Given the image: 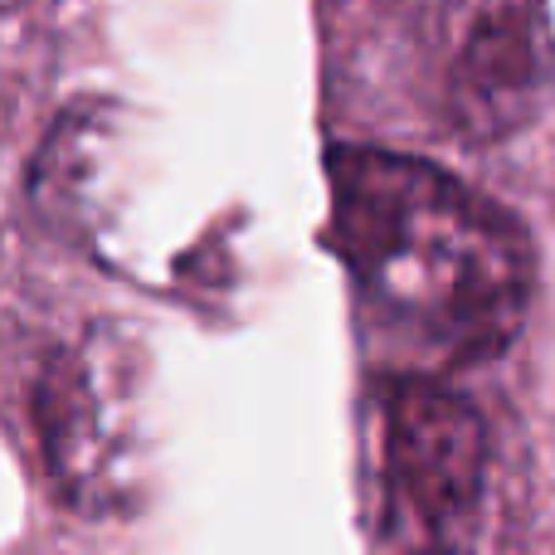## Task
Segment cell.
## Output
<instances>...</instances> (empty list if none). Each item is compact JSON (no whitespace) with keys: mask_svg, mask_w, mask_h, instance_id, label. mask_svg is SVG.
Returning <instances> with one entry per match:
<instances>
[{"mask_svg":"<svg viewBox=\"0 0 555 555\" xmlns=\"http://www.w3.org/2000/svg\"><path fill=\"white\" fill-rule=\"evenodd\" d=\"M551 88L546 25L531 0H498L473 20L449 74V122L459 137L498 142L541 107Z\"/></svg>","mask_w":555,"mask_h":555,"instance_id":"277c9868","label":"cell"},{"mask_svg":"<svg viewBox=\"0 0 555 555\" xmlns=\"http://www.w3.org/2000/svg\"><path fill=\"white\" fill-rule=\"evenodd\" d=\"M326 191L356 317L395 371L482 365L517 341L537 259L512 210L434 162L380 146H336Z\"/></svg>","mask_w":555,"mask_h":555,"instance_id":"6da1fadb","label":"cell"},{"mask_svg":"<svg viewBox=\"0 0 555 555\" xmlns=\"http://www.w3.org/2000/svg\"><path fill=\"white\" fill-rule=\"evenodd\" d=\"M361 478L375 555H463L488 498V420L434 375L390 371L365 395Z\"/></svg>","mask_w":555,"mask_h":555,"instance_id":"7a4b0ae2","label":"cell"},{"mask_svg":"<svg viewBox=\"0 0 555 555\" xmlns=\"http://www.w3.org/2000/svg\"><path fill=\"white\" fill-rule=\"evenodd\" d=\"M146 346L122 322H93L49 351L35 429L49 488L74 517L117 521L146 502Z\"/></svg>","mask_w":555,"mask_h":555,"instance_id":"3957f363","label":"cell"}]
</instances>
